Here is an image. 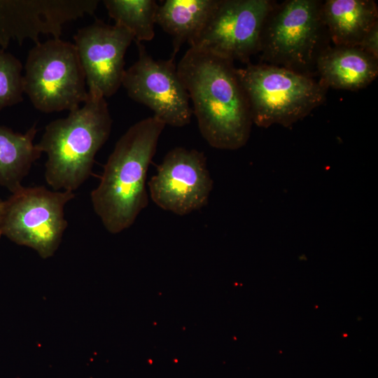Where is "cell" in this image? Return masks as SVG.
<instances>
[{"label":"cell","instance_id":"10","mask_svg":"<svg viewBox=\"0 0 378 378\" xmlns=\"http://www.w3.org/2000/svg\"><path fill=\"white\" fill-rule=\"evenodd\" d=\"M148 186L152 201L163 210L184 216L202 209L213 188L206 156L195 149L170 150Z\"/></svg>","mask_w":378,"mask_h":378},{"label":"cell","instance_id":"16","mask_svg":"<svg viewBox=\"0 0 378 378\" xmlns=\"http://www.w3.org/2000/svg\"><path fill=\"white\" fill-rule=\"evenodd\" d=\"M37 132L36 123L25 133L0 125V186L11 193L23 186V179L42 154L34 143Z\"/></svg>","mask_w":378,"mask_h":378},{"label":"cell","instance_id":"11","mask_svg":"<svg viewBox=\"0 0 378 378\" xmlns=\"http://www.w3.org/2000/svg\"><path fill=\"white\" fill-rule=\"evenodd\" d=\"M88 88L104 98L117 92L125 71V55L134 36L126 28L96 20L73 36Z\"/></svg>","mask_w":378,"mask_h":378},{"label":"cell","instance_id":"2","mask_svg":"<svg viewBox=\"0 0 378 378\" xmlns=\"http://www.w3.org/2000/svg\"><path fill=\"white\" fill-rule=\"evenodd\" d=\"M164 127L153 115L136 122L120 137L108 156L90 199L110 233L129 228L147 206L148 169Z\"/></svg>","mask_w":378,"mask_h":378},{"label":"cell","instance_id":"5","mask_svg":"<svg viewBox=\"0 0 378 378\" xmlns=\"http://www.w3.org/2000/svg\"><path fill=\"white\" fill-rule=\"evenodd\" d=\"M23 80L24 93L45 113L75 110L88 97L75 45L60 38L40 42L29 50Z\"/></svg>","mask_w":378,"mask_h":378},{"label":"cell","instance_id":"14","mask_svg":"<svg viewBox=\"0 0 378 378\" xmlns=\"http://www.w3.org/2000/svg\"><path fill=\"white\" fill-rule=\"evenodd\" d=\"M321 13L335 46L358 47L378 23L377 6L372 0H327Z\"/></svg>","mask_w":378,"mask_h":378},{"label":"cell","instance_id":"3","mask_svg":"<svg viewBox=\"0 0 378 378\" xmlns=\"http://www.w3.org/2000/svg\"><path fill=\"white\" fill-rule=\"evenodd\" d=\"M112 122L106 99L88 92L82 106L46 126L36 145L47 155L45 179L53 190L74 192L85 182Z\"/></svg>","mask_w":378,"mask_h":378},{"label":"cell","instance_id":"20","mask_svg":"<svg viewBox=\"0 0 378 378\" xmlns=\"http://www.w3.org/2000/svg\"><path fill=\"white\" fill-rule=\"evenodd\" d=\"M2 202H3V200H1V198H0V238H1V235H2L1 227V214Z\"/></svg>","mask_w":378,"mask_h":378},{"label":"cell","instance_id":"18","mask_svg":"<svg viewBox=\"0 0 378 378\" xmlns=\"http://www.w3.org/2000/svg\"><path fill=\"white\" fill-rule=\"evenodd\" d=\"M22 69L18 58L0 48V111L22 102Z\"/></svg>","mask_w":378,"mask_h":378},{"label":"cell","instance_id":"1","mask_svg":"<svg viewBox=\"0 0 378 378\" xmlns=\"http://www.w3.org/2000/svg\"><path fill=\"white\" fill-rule=\"evenodd\" d=\"M176 69L206 142L218 149L244 146L253 122L233 62L190 47Z\"/></svg>","mask_w":378,"mask_h":378},{"label":"cell","instance_id":"15","mask_svg":"<svg viewBox=\"0 0 378 378\" xmlns=\"http://www.w3.org/2000/svg\"><path fill=\"white\" fill-rule=\"evenodd\" d=\"M218 0H167L158 6L156 24L172 37L175 57L202 31Z\"/></svg>","mask_w":378,"mask_h":378},{"label":"cell","instance_id":"4","mask_svg":"<svg viewBox=\"0 0 378 378\" xmlns=\"http://www.w3.org/2000/svg\"><path fill=\"white\" fill-rule=\"evenodd\" d=\"M246 97L253 123L288 127L308 115L326 99L327 88L319 80L273 64H248L235 68Z\"/></svg>","mask_w":378,"mask_h":378},{"label":"cell","instance_id":"12","mask_svg":"<svg viewBox=\"0 0 378 378\" xmlns=\"http://www.w3.org/2000/svg\"><path fill=\"white\" fill-rule=\"evenodd\" d=\"M97 0H0V47L11 40L40 43L41 34L60 38L63 26L85 15L94 14Z\"/></svg>","mask_w":378,"mask_h":378},{"label":"cell","instance_id":"19","mask_svg":"<svg viewBox=\"0 0 378 378\" xmlns=\"http://www.w3.org/2000/svg\"><path fill=\"white\" fill-rule=\"evenodd\" d=\"M358 48L378 59V23L365 34Z\"/></svg>","mask_w":378,"mask_h":378},{"label":"cell","instance_id":"9","mask_svg":"<svg viewBox=\"0 0 378 378\" xmlns=\"http://www.w3.org/2000/svg\"><path fill=\"white\" fill-rule=\"evenodd\" d=\"M138 59L125 69L122 85L128 96L153 111V116L173 127L190 123L192 110L178 74L175 57L156 60L142 43L135 41Z\"/></svg>","mask_w":378,"mask_h":378},{"label":"cell","instance_id":"6","mask_svg":"<svg viewBox=\"0 0 378 378\" xmlns=\"http://www.w3.org/2000/svg\"><path fill=\"white\" fill-rule=\"evenodd\" d=\"M74 197L71 191L22 186L2 202V235L34 249L42 258L52 257L68 225L65 205Z\"/></svg>","mask_w":378,"mask_h":378},{"label":"cell","instance_id":"13","mask_svg":"<svg viewBox=\"0 0 378 378\" xmlns=\"http://www.w3.org/2000/svg\"><path fill=\"white\" fill-rule=\"evenodd\" d=\"M316 66L320 81L327 88L360 90L378 75V59L358 47L323 49L316 59Z\"/></svg>","mask_w":378,"mask_h":378},{"label":"cell","instance_id":"8","mask_svg":"<svg viewBox=\"0 0 378 378\" xmlns=\"http://www.w3.org/2000/svg\"><path fill=\"white\" fill-rule=\"evenodd\" d=\"M272 8L268 0H218L190 47L248 64L259 50L263 27Z\"/></svg>","mask_w":378,"mask_h":378},{"label":"cell","instance_id":"7","mask_svg":"<svg viewBox=\"0 0 378 378\" xmlns=\"http://www.w3.org/2000/svg\"><path fill=\"white\" fill-rule=\"evenodd\" d=\"M321 4L315 0H289L273 7L260 37L258 52L263 59L306 74L304 70L316 64L320 54L326 28Z\"/></svg>","mask_w":378,"mask_h":378},{"label":"cell","instance_id":"17","mask_svg":"<svg viewBox=\"0 0 378 378\" xmlns=\"http://www.w3.org/2000/svg\"><path fill=\"white\" fill-rule=\"evenodd\" d=\"M103 4L115 24L130 31L135 41H149L154 38L159 6L155 1L104 0Z\"/></svg>","mask_w":378,"mask_h":378}]
</instances>
